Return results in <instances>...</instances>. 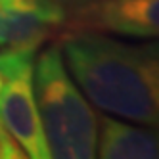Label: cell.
<instances>
[{
    "label": "cell",
    "instance_id": "cell-1",
    "mask_svg": "<svg viewBox=\"0 0 159 159\" xmlns=\"http://www.w3.org/2000/svg\"><path fill=\"white\" fill-rule=\"evenodd\" d=\"M73 79L94 106L159 129V40L123 42L96 31H65L60 40Z\"/></svg>",
    "mask_w": 159,
    "mask_h": 159
},
{
    "label": "cell",
    "instance_id": "cell-4",
    "mask_svg": "<svg viewBox=\"0 0 159 159\" xmlns=\"http://www.w3.org/2000/svg\"><path fill=\"white\" fill-rule=\"evenodd\" d=\"M65 31L159 39V0H73Z\"/></svg>",
    "mask_w": 159,
    "mask_h": 159
},
{
    "label": "cell",
    "instance_id": "cell-3",
    "mask_svg": "<svg viewBox=\"0 0 159 159\" xmlns=\"http://www.w3.org/2000/svg\"><path fill=\"white\" fill-rule=\"evenodd\" d=\"M35 52L0 50V121L27 157L48 159V146L40 125L33 88Z\"/></svg>",
    "mask_w": 159,
    "mask_h": 159
},
{
    "label": "cell",
    "instance_id": "cell-7",
    "mask_svg": "<svg viewBox=\"0 0 159 159\" xmlns=\"http://www.w3.org/2000/svg\"><path fill=\"white\" fill-rule=\"evenodd\" d=\"M23 157H27L25 152L10 136V132L6 130L2 121H0V159H23Z\"/></svg>",
    "mask_w": 159,
    "mask_h": 159
},
{
    "label": "cell",
    "instance_id": "cell-8",
    "mask_svg": "<svg viewBox=\"0 0 159 159\" xmlns=\"http://www.w3.org/2000/svg\"><path fill=\"white\" fill-rule=\"evenodd\" d=\"M54 0H0V8H21V10H33L52 4Z\"/></svg>",
    "mask_w": 159,
    "mask_h": 159
},
{
    "label": "cell",
    "instance_id": "cell-9",
    "mask_svg": "<svg viewBox=\"0 0 159 159\" xmlns=\"http://www.w3.org/2000/svg\"><path fill=\"white\" fill-rule=\"evenodd\" d=\"M2 84H4V77H2V73H0V90H2Z\"/></svg>",
    "mask_w": 159,
    "mask_h": 159
},
{
    "label": "cell",
    "instance_id": "cell-2",
    "mask_svg": "<svg viewBox=\"0 0 159 159\" xmlns=\"http://www.w3.org/2000/svg\"><path fill=\"white\" fill-rule=\"evenodd\" d=\"M33 88L50 157H96L98 117L67 73L60 46H50L39 56Z\"/></svg>",
    "mask_w": 159,
    "mask_h": 159
},
{
    "label": "cell",
    "instance_id": "cell-6",
    "mask_svg": "<svg viewBox=\"0 0 159 159\" xmlns=\"http://www.w3.org/2000/svg\"><path fill=\"white\" fill-rule=\"evenodd\" d=\"M96 155L104 159H159V129L132 127L107 115L98 117Z\"/></svg>",
    "mask_w": 159,
    "mask_h": 159
},
{
    "label": "cell",
    "instance_id": "cell-5",
    "mask_svg": "<svg viewBox=\"0 0 159 159\" xmlns=\"http://www.w3.org/2000/svg\"><path fill=\"white\" fill-rule=\"evenodd\" d=\"M65 17L67 10L58 0L33 10L0 8V50L37 52L65 25Z\"/></svg>",
    "mask_w": 159,
    "mask_h": 159
}]
</instances>
